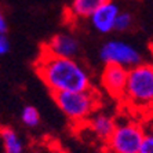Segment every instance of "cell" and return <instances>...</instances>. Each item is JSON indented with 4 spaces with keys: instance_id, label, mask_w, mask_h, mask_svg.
Wrapping results in <instances>:
<instances>
[{
    "instance_id": "obj_13",
    "label": "cell",
    "mask_w": 153,
    "mask_h": 153,
    "mask_svg": "<svg viewBox=\"0 0 153 153\" xmlns=\"http://www.w3.org/2000/svg\"><path fill=\"white\" fill-rule=\"evenodd\" d=\"M134 24V18H132L131 13L128 11H120L117 19H116V26H114V30L117 32H127L128 29L132 26Z\"/></svg>"
},
{
    "instance_id": "obj_6",
    "label": "cell",
    "mask_w": 153,
    "mask_h": 153,
    "mask_svg": "<svg viewBox=\"0 0 153 153\" xmlns=\"http://www.w3.org/2000/svg\"><path fill=\"white\" fill-rule=\"evenodd\" d=\"M128 69L120 65L106 64L101 73V84L103 90L113 98L121 100L124 98L126 87H127Z\"/></svg>"
},
{
    "instance_id": "obj_4",
    "label": "cell",
    "mask_w": 153,
    "mask_h": 153,
    "mask_svg": "<svg viewBox=\"0 0 153 153\" xmlns=\"http://www.w3.org/2000/svg\"><path fill=\"white\" fill-rule=\"evenodd\" d=\"M145 127L138 121H121L106 141L108 153H139Z\"/></svg>"
},
{
    "instance_id": "obj_7",
    "label": "cell",
    "mask_w": 153,
    "mask_h": 153,
    "mask_svg": "<svg viewBox=\"0 0 153 153\" xmlns=\"http://www.w3.org/2000/svg\"><path fill=\"white\" fill-rule=\"evenodd\" d=\"M119 14H120L119 6L114 3L113 0H109V1L103 3L101 7H98L91 14V17H90L91 26L98 33L108 35L112 30H114L116 19H117Z\"/></svg>"
},
{
    "instance_id": "obj_17",
    "label": "cell",
    "mask_w": 153,
    "mask_h": 153,
    "mask_svg": "<svg viewBox=\"0 0 153 153\" xmlns=\"http://www.w3.org/2000/svg\"><path fill=\"white\" fill-rule=\"evenodd\" d=\"M143 112H146V114H148L149 117H152V119H153V103H150L149 106L146 108V109H145Z\"/></svg>"
},
{
    "instance_id": "obj_14",
    "label": "cell",
    "mask_w": 153,
    "mask_h": 153,
    "mask_svg": "<svg viewBox=\"0 0 153 153\" xmlns=\"http://www.w3.org/2000/svg\"><path fill=\"white\" fill-rule=\"evenodd\" d=\"M139 153H153V126L145 128V135Z\"/></svg>"
},
{
    "instance_id": "obj_11",
    "label": "cell",
    "mask_w": 153,
    "mask_h": 153,
    "mask_svg": "<svg viewBox=\"0 0 153 153\" xmlns=\"http://www.w3.org/2000/svg\"><path fill=\"white\" fill-rule=\"evenodd\" d=\"M109 0H73L71 4V14L75 18H90L91 14Z\"/></svg>"
},
{
    "instance_id": "obj_16",
    "label": "cell",
    "mask_w": 153,
    "mask_h": 153,
    "mask_svg": "<svg viewBox=\"0 0 153 153\" xmlns=\"http://www.w3.org/2000/svg\"><path fill=\"white\" fill-rule=\"evenodd\" d=\"M8 32V22L6 19V15L1 13L0 14V35H7Z\"/></svg>"
},
{
    "instance_id": "obj_18",
    "label": "cell",
    "mask_w": 153,
    "mask_h": 153,
    "mask_svg": "<svg viewBox=\"0 0 153 153\" xmlns=\"http://www.w3.org/2000/svg\"><path fill=\"white\" fill-rule=\"evenodd\" d=\"M62 153H65V152H62Z\"/></svg>"
},
{
    "instance_id": "obj_5",
    "label": "cell",
    "mask_w": 153,
    "mask_h": 153,
    "mask_svg": "<svg viewBox=\"0 0 153 153\" xmlns=\"http://www.w3.org/2000/svg\"><path fill=\"white\" fill-rule=\"evenodd\" d=\"M100 58L103 64H114L130 69L142 62V54L124 40H109L100 50Z\"/></svg>"
},
{
    "instance_id": "obj_8",
    "label": "cell",
    "mask_w": 153,
    "mask_h": 153,
    "mask_svg": "<svg viewBox=\"0 0 153 153\" xmlns=\"http://www.w3.org/2000/svg\"><path fill=\"white\" fill-rule=\"evenodd\" d=\"M43 50L58 57L76 58L80 53V42L72 33H57L43 46Z\"/></svg>"
},
{
    "instance_id": "obj_2",
    "label": "cell",
    "mask_w": 153,
    "mask_h": 153,
    "mask_svg": "<svg viewBox=\"0 0 153 153\" xmlns=\"http://www.w3.org/2000/svg\"><path fill=\"white\" fill-rule=\"evenodd\" d=\"M61 112L71 121L83 123L88 120L100 106V95L93 88L84 91H62L53 94Z\"/></svg>"
},
{
    "instance_id": "obj_3",
    "label": "cell",
    "mask_w": 153,
    "mask_h": 153,
    "mask_svg": "<svg viewBox=\"0 0 153 153\" xmlns=\"http://www.w3.org/2000/svg\"><path fill=\"white\" fill-rule=\"evenodd\" d=\"M123 100L141 111H145L153 103V64L141 62L128 69L127 87Z\"/></svg>"
},
{
    "instance_id": "obj_15",
    "label": "cell",
    "mask_w": 153,
    "mask_h": 153,
    "mask_svg": "<svg viewBox=\"0 0 153 153\" xmlns=\"http://www.w3.org/2000/svg\"><path fill=\"white\" fill-rule=\"evenodd\" d=\"M11 51V42L7 35H0V55H6Z\"/></svg>"
},
{
    "instance_id": "obj_1",
    "label": "cell",
    "mask_w": 153,
    "mask_h": 153,
    "mask_svg": "<svg viewBox=\"0 0 153 153\" xmlns=\"http://www.w3.org/2000/svg\"><path fill=\"white\" fill-rule=\"evenodd\" d=\"M35 71L53 94L91 88L88 71L76 58L58 57L42 48Z\"/></svg>"
},
{
    "instance_id": "obj_12",
    "label": "cell",
    "mask_w": 153,
    "mask_h": 153,
    "mask_svg": "<svg viewBox=\"0 0 153 153\" xmlns=\"http://www.w3.org/2000/svg\"><path fill=\"white\" fill-rule=\"evenodd\" d=\"M21 121L24 123V126L29 128L37 127L40 124V113L32 105H28L22 109L21 112Z\"/></svg>"
},
{
    "instance_id": "obj_10",
    "label": "cell",
    "mask_w": 153,
    "mask_h": 153,
    "mask_svg": "<svg viewBox=\"0 0 153 153\" xmlns=\"http://www.w3.org/2000/svg\"><path fill=\"white\" fill-rule=\"evenodd\" d=\"M0 137H1L4 153H24V142L14 128L3 126Z\"/></svg>"
},
{
    "instance_id": "obj_9",
    "label": "cell",
    "mask_w": 153,
    "mask_h": 153,
    "mask_svg": "<svg viewBox=\"0 0 153 153\" xmlns=\"http://www.w3.org/2000/svg\"><path fill=\"white\" fill-rule=\"evenodd\" d=\"M87 124H88V128L91 130V132L97 138L105 141V142L113 134L114 128L117 126L113 117H111L109 114H105V113H94L87 120Z\"/></svg>"
}]
</instances>
